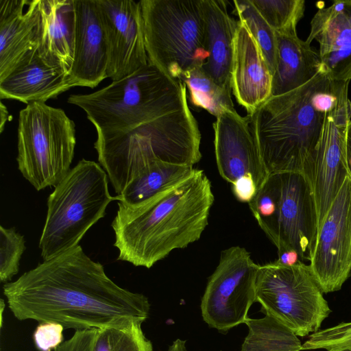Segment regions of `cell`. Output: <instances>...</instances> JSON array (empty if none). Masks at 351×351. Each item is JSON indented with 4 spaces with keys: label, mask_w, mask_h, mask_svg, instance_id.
Instances as JSON below:
<instances>
[{
    "label": "cell",
    "mask_w": 351,
    "mask_h": 351,
    "mask_svg": "<svg viewBox=\"0 0 351 351\" xmlns=\"http://www.w3.org/2000/svg\"><path fill=\"white\" fill-rule=\"evenodd\" d=\"M5 304L4 300L3 299H1V305H0V308H1V328L2 327L3 313V310L5 308Z\"/></svg>",
    "instance_id": "f35d334b"
},
{
    "label": "cell",
    "mask_w": 351,
    "mask_h": 351,
    "mask_svg": "<svg viewBox=\"0 0 351 351\" xmlns=\"http://www.w3.org/2000/svg\"><path fill=\"white\" fill-rule=\"evenodd\" d=\"M272 79L263 55L245 25L238 21L234 40L231 89L251 114L271 96Z\"/></svg>",
    "instance_id": "ac0fdd59"
},
{
    "label": "cell",
    "mask_w": 351,
    "mask_h": 351,
    "mask_svg": "<svg viewBox=\"0 0 351 351\" xmlns=\"http://www.w3.org/2000/svg\"><path fill=\"white\" fill-rule=\"evenodd\" d=\"M248 204L278 252L293 250L302 262L310 261L317 219L313 186L303 175L269 174Z\"/></svg>",
    "instance_id": "ba28073f"
},
{
    "label": "cell",
    "mask_w": 351,
    "mask_h": 351,
    "mask_svg": "<svg viewBox=\"0 0 351 351\" xmlns=\"http://www.w3.org/2000/svg\"><path fill=\"white\" fill-rule=\"evenodd\" d=\"M37 51L48 64L69 73L74 58V0H40Z\"/></svg>",
    "instance_id": "44dd1931"
},
{
    "label": "cell",
    "mask_w": 351,
    "mask_h": 351,
    "mask_svg": "<svg viewBox=\"0 0 351 351\" xmlns=\"http://www.w3.org/2000/svg\"><path fill=\"white\" fill-rule=\"evenodd\" d=\"M347 166L349 176L351 179V120L349 122L346 135Z\"/></svg>",
    "instance_id": "d590c367"
},
{
    "label": "cell",
    "mask_w": 351,
    "mask_h": 351,
    "mask_svg": "<svg viewBox=\"0 0 351 351\" xmlns=\"http://www.w3.org/2000/svg\"><path fill=\"white\" fill-rule=\"evenodd\" d=\"M40 0H0V80L37 47Z\"/></svg>",
    "instance_id": "ffe728a7"
},
{
    "label": "cell",
    "mask_w": 351,
    "mask_h": 351,
    "mask_svg": "<svg viewBox=\"0 0 351 351\" xmlns=\"http://www.w3.org/2000/svg\"><path fill=\"white\" fill-rule=\"evenodd\" d=\"M208 58L202 66L218 84L231 90L234 40L238 21L232 18L226 1L202 0Z\"/></svg>",
    "instance_id": "7402d4cb"
},
{
    "label": "cell",
    "mask_w": 351,
    "mask_h": 351,
    "mask_svg": "<svg viewBox=\"0 0 351 351\" xmlns=\"http://www.w3.org/2000/svg\"><path fill=\"white\" fill-rule=\"evenodd\" d=\"M316 40L323 69L335 81L351 80V0L320 8L311 21L306 41Z\"/></svg>",
    "instance_id": "e0dca14e"
},
{
    "label": "cell",
    "mask_w": 351,
    "mask_h": 351,
    "mask_svg": "<svg viewBox=\"0 0 351 351\" xmlns=\"http://www.w3.org/2000/svg\"><path fill=\"white\" fill-rule=\"evenodd\" d=\"M308 265L324 293L340 290L351 274V179L349 176L317 230Z\"/></svg>",
    "instance_id": "7c38bea8"
},
{
    "label": "cell",
    "mask_w": 351,
    "mask_h": 351,
    "mask_svg": "<svg viewBox=\"0 0 351 351\" xmlns=\"http://www.w3.org/2000/svg\"><path fill=\"white\" fill-rule=\"evenodd\" d=\"M277 55L271 96L296 89L323 69L319 52L297 33H277Z\"/></svg>",
    "instance_id": "603a6c76"
},
{
    "label": "cell",
    "mask_w": 351,
    "mask_h": 351,
    "mask_svg": "<svg viewBox=\"0 0 351 351\" xmlns=\"http://www.w3.org/2000/svg\"><path fill=\"white\" fill-rule=\"evenodd\" d=\"M278 258L276 260L279 263L285 265H293L302 262L298 254L293 250H286L278 252Z\"/></svg>",
    "instance_id": "e575fe53"
},
{
    "label": "cell",
    "mask_w": 351,
    "mask_h": 351,
    "mask_svg": "<svg viewBox=\"0 0 351 351\" xmlns=\"http://www.w3.org/2000/svg\"><path fill=\"white\" fill-rule=\"evenodd\" d=\"M67 101L86 112L97 137L131 130L188 105L186 84L149 62L94 93L71 95Z\"/></svg>",
    "instance_id": "5b68a950"
},
{
    "label": "cell",
    "mask_w": 351,
    "mask_h": 351,
    "mask_svg": "<svg viewBox=\"0 0 351 351\" xmlns=\"http://www.w3.org/2000/svg\"><path fill=\"white\" fill-rule=\"evenodd\" d=\"M71 88L69 73L45 62L36 47L26 53L0 80V98L17 100L27 105L45 102Z\"/></svg>",
    "instance_id": "d6986e66"
},
{
    "label": "cell",
    "mask_w": 351,
    "mask_h": 351,
    "mask_svg": "<svg viewBox=\"0 0 351 351\" xmlns=\"http://www.w3.org/2000/svg\"><path fill=\"white\" fill-rule=\"evenodd\" d=\"M349 83L335 81L322 70L303 86L271 96L247 114L269 174L298 173L313 186L317 150L326 114Z\"/></svg>",
    "instance_id": "3957f363"
},
{
    "label": "cell",
    "mask_w": 351,
    "mask_h": 351,
    "mask_svg": "<svg viewBox=\"0 0 351 351\" xmlns=\"http://www.w3.org/2000/svg\"><path fill=\"white\" fill-rule=\"evenodd\" d=\"M108 176L99 163L84 158L70 169L47 199L39 241L44 261L79 245L87 231L117 200L110 194Z\"/></svg>",
    "instance_id": "8992f818"
},
{
    "label": "cell",
    "mask_w": 351,
    "mask_h": 351,
    "mask_svg": "<svg viewBox=\"0 0 351 351\" xmlns=\"http://www.w3.org/2000/svg\"><path fill=\"white\" fill-rule=\"evenodd\" d=\"M188 87L191 103L219 117L227 110H234L231 90L215 82L202 69L196 68L187 73L181 80Z\"/></svg>",
    "instance_id": "484cf974"
},
{
    "label": "cell",
    "mask_w": 351,
    "mask_h": 351,
    "mask_svg": "<svg viewBox=\"0 0 351 351\" xmlns=\"http://www.w3.org/2000/svg\"><path fill=\"white\" fill-rule=\"evenodd\" d=\"M9 117V113L7 108L2 101L0 102V132L3 130L4 125L7 122Z\"/></svg>",
    "instance_id": "8d00e7d4"
},
{
    "label": "cell",
    "mask_w": 351,
    "mask_h": 351,
    "mask_svg": "<svg viewBox=\"0 0 351 351\" xmlns=\"http://www.w3.org/2000/svg\"><path fill=\"white\" fill-rule=\"evenodd\" d=\"M3 293L18 320L75 330L143 323L150 311L145 295L117 285L80 245L4 284Z\"/></svg>",
    "instance_id": "6da1fadb"
},
{
    "label": "cell",
    "mask_w": 351,
    "mask_h": 351,
    "mask_svg": "<svg viewBox=\"0 0 351 351\" xmlns=\"http://www.w3.org/2000/svg\"><path fill=\"white\" fill-rule=\"evenodd\" d=\"M267 23L277 33H297L296 27L303 17V0H250Z\"/></svg>",
    "instance_id": "f1b7e54d"
},
{
    "label": "cell",
    "mask_w": 351,
    "mask_h": 351,
    "mask_svg": "<svg viewBox=\"0 0 351 351\" xmlns=\"http://www.w3.org/2000/svg\"><path fill=\"white\" fill-rule=\"evenodd\" d=\"M96 1L108 47L107 77L119 80L149 62L141 1Z\"/></svg>",
    "instance_id": "5bb4252c"
},
{
    "label": "cell",
    "mask_w": 351,
    "mask_h": 351,
    "mask_svg": "<svg viewBox=\"0 0 351 351\" xmlns=\"http://www.w3.org/2000/svg\"><path fill=\"white\" fill-rule=\"evenodd\" d=\"M149 62L182 80L202 67L206 49L202 0H141Z\"/></svg>",
    "instance_id": "52a82bcc"
},
{
    "label": "cell",
    "mask_w": 351,
    "mask_h": 351,
    "mask_svg": "<svg viewBox=\"0 0 351 351\" xmlns=\"http://www.w3.org/2000/svg\"><path fill=\"white\" fill-rule=\"evenodd\" d=\"M74 58L69 73L71 87H96L107 77L108 47L96 0H74Z\"/></svg>",
    "instance_id": "2e32d148"
},
{
    "label": "cell",
    "mask_w": 351,
    "mask_h": 351,
    "mask_svg": "<svg viewBox=\"0 0 351 351\" xmlns=\"http://www.w3.org/2000/svg\"><path fill=\"white\" fill-rule=\"evenodd\" d=\"M234 12L258 45L273 76L276 64V32L267 23L250 0L233 1Z\"/></svg>",
    "instance_id": "4316f807"
},
{
    "label": "cell",
    "mask_w": 351,
    "mask_h": 351,
    "mask_svg": "<svg viewBox=\"0 0 351 351\" xmlns=\"http://www.w3.org/2000/svg\"><path fill=\"white\" fill-rule=\"evenodd\" d=\"M348 85L344 87L336 104L326 114L317 150L313 189L317 228L349 176L346 135L351 120V102L348 98Z\"/></svg>",
    "instance_id": "4fadbf2b"
},
{
    "label": "cell",
    "mask_w": 351,
    "mask_h": 351,
    "mask_svg": "<svg viewBox=\"0 0 351 351\" xmlns=\"http://www.w3.org/2000/svg\"><path fill=\"white\" fill-rule=\"evenodd\" d=\"M214 202L211 183L203 170L172 189L142 204L118 202L111 227L117 260L151 268L176 249L199 240Z\"/></svg>",
    "instance_id": "7a4b0ae2"
},
{
    "label": "cell",
    "mask_w": 351,
    "mask_h": 351,
    "mask_svg": "<svg viewBox=\"0 0 351 351\" xmlns=\"http://www.w3.org/2000/svg\"><path fill=\"white\" fill-rule=\"evenodd\" d=\"M308 265H285L277 261L259 266L256 302L297 336L318 331L331 310Z\"/></svg>",
    "instance_id": "30bf717a"
},
{
    "label": "cell",
    "mask_w": 351,
    "mask_h": 351,
    "mask_svg": "<svg viewBox=\"0 0 351 351\" xmlns=\"http://www.w3.org/2000/svg\"><path fill=\"white\" fill-rule=\"evenodd\" d=\"M214 145L217 169L220 176L232 184L248 176L257 191L269 173L252 133L248 117L234 110H227L213 123Z\"/></svg>",
    "instance_id": "9a60e30c"
},
{
    "label": "cell",
    "mask_w": 351,
    "mask_h": 351,
    "mask_svg": "<svg viewBox=\"0 0 351 351\" xmlns=\"http://www.w3.org/2000/svg\"><path fill=\"white\" fill-rule=\"evenodd\" d=\"M25 250V239L15 228L0 226V280L8 283L18 274Z\"/></svg>",
    "instance_id": "f546056e"
},
{
    "label": "cell",
    "mask_w": 351,
    "mask_h": 351,
    "mask_svg": "<svg viewBox=\"0 0 351 351\" xmlns=\"http://www.w3.org/2000/svg\"><path fill=\"white\" fill-rule=\"evenodd\" d=\"M259 265L245 248L232 246L223 250L202 298L204 321L221 332L243 324L256 302Z\"/></svg>",
    "instance_id": "8fae6325"
},
{
    "label": "cell",
    "mask_w": 351,
    "mask_h": 351,
    "mask_svg": "<svg viewBox=\"0 0 351 351\" xmlns=\"http://www.w3.org/2000/svg\"><path fill=\"white\" fill-rule=\"evenodd\" d=\"M75 145V123L62 109L33 102L19 112L18 168L36 191L55 187L65 177Z\"/></svg>",
    "instance_id": "9c48e42d"
},
{
    "label": "cell",
    "mask_w": 351,
    "mask_h": 351,
    "mask_svg": "<svg viewBox=\"0 0 351 351\" xmlns=\"http://www.w3.org/2000/svg\"><path fill=\"white\" fill-rule=\"evenodd\" d=\"M97 330H75L71 338L63 341L54 351H93Z\"/></svg>",
    "instance_id": "d6a6232c"
},
{
    "label": "cell",
    "mask_w": 351,
    "mask_h": 351,
    "mask_svg": "<svg viewBox=\"0 0 351 351\" xmlns=\"http://www.w3.org/2000/svg\"><path fill=\"white\" fill-rule=\"evenodd\" d=\"M351 351V322L319 330L302 344V350Z\"/></svg>",
    "instance_id": "4dcf8cb0"
},
{
    "label": "cell",
    "mask_w": 351,
    "mask_h": 351,
    "mask_svg": "<svg viewBox=\"0 0 351 351\" xmlns=\"http://www.w3.org/2000/svg\"><path fill=\"white\" fill-rule=\"evenodd\" d=\"M142 324L134 322L98 329L93 351H153L151 341L143 332Z\"/></svg>",
    "instance_id": "83f0119b"
},
{
    "label": "cell",
    "mask_w": 351,
    "mask_h": 351,
    "mask_svg": "<svg viewBox=\"0 0 351 351\" xmlns=\"http://www.w3.org/2000/svg\"><path fill=\"white\" fill-rule=\"evenodd\" d=\"M231 184L234 195L241 202L249 203L257 192L254 180L248 176L239 178Z\"/></svg>",
    "instance_id": "836d02e7"
},
{
    "label": "cell",
    "mask_w": 351,
    "mask_h": 351,
    "mask_svg": "<svg viewBox=\"0 0 351 351\" xmlns=\"http://www.w3.org/2000/svg\"><path fill=\"white\" fill-rule=\"evenodd\" d=\"M64 327L55 322L40 323L35 329L33 339L39 351H51L63 341Z\"/></svg>",
    "instance_id": "1f68e13d"
},
{
    "label": "cell",
    "mask_w": 351,
    "mask_h": 351,
    "mask_svg": "<svg viewBox=\"0 0 351 351\" xmlns=\"http://www.w3.org/2000/svg\"><path fill=\"white\" fill-rule=\"evenodd\" d=\"M248 334L241 351H301L298 336L278 320L265 315L263 318L247 317Z\"/></svg>",
    "instance_id": "d4e9b609"
},
{
    "label": "cell",
    "mask_w": 351,
    "mask_h": 351,
    "mask_svg": "<svg viewBox=\"0 0 351 351\" xmlns=\"http://www.w3.org/2000/svg\"><path fill=\"white\" fill-rule=\"evenodd\" d=\"M194 171L193 166L156 164L133 180L116 199L129 205L142 204L172 189Z\"/></svg>",
    "instance_id": "cb8c5ba5"
},
{
    "label": "cell",
    "mask_w": 351,
    "mask_h": 351,
    "mask_svg": "<svg viewBox=\"0 0 351 351\" xmlns=\"http://www.w3.org/2000/svg\"><path fill=\"white\" fill-rule=\"evenodd\" d=\"M201 134L189 106L131 130L97 137L98 161L120 195L158 163L193 166L201 158Z\"/></svg>",
    "instance_id": "277c9868"
},
{
    "label": "cell",
    "mask_w": 351,
    "mask_h": 351,
    "mask_svg": "<svg viewBox=\"0 0 351 351\" xmlns=\"http://www.w3.org/2000/svg\"><path fill=\"white\" fill-rule=\"evenodd\" d=\"M186 340L177 339L173 341L171 346H169L167 351H186Z\"/></svg>",
    "instance_id": "74e56055"
}]
</instances>
